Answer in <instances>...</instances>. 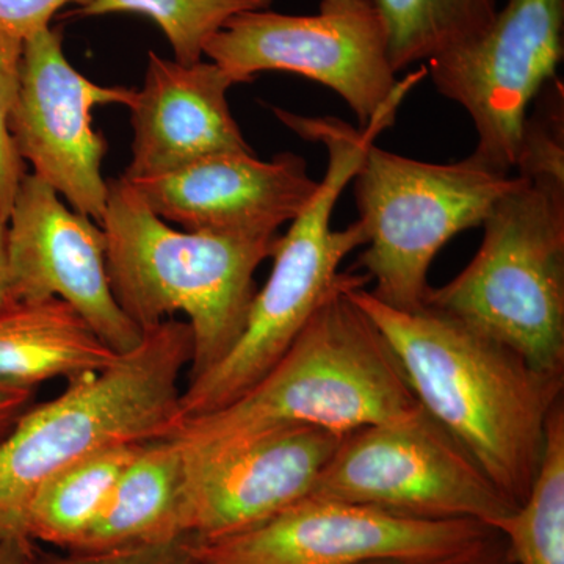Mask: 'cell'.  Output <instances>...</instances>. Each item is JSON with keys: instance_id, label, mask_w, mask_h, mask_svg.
<instances>
[{"instance_id": "d4e9b609", "label": "cell", "mask_w": 564, "mask_h": 564, "mask_svg": "<svg viewBox=\"0 0 564 564\" xmlns=\"http://www.w3.org/2000/svg\"><path fill=\"white\" fill-rule=\"evenodd\" d=\"M191 536H174L154 543L111 549L102 552L40 554L33 564H188L192 563Z\"/></svg>"}, {"instance_id": "e0dca14e", "label": "cell", "mask_w": 564, "mask_h": 564, "mask_svg": "<svg viewBox=\"0 0 564 564\" xmlns=\"http://www.w3.org/2000/svg\"><path fill=\"white\" fill-rule=\"evenodd\" d=\"M61 299L17 302L0 311V384L35 389L46 381L98 373L118 359Z\"/></svg>"}, {"instance_id": "8992f818", "label": "cell", "mask_w": 564, "mask_h": 564, "mask_svg": "<svg viewBox=\"0 0 564 564\" xmlns=\"http://www.w3.org/2000/svg\"><path fill=\"white\" fill-rule=\"evenodd\" d=\"M481 226L473 261L426 304L564 375V181L519 176Z\"/></svg>"}, {"instance_id": "7a4b0ae2", "label": "cell", "mask_w": 564, "mask_h": 564, "mask_svg": "<svg viewBox=\"0 0 564 564\" xmlns=\"http://www.w3.org/2000/svg\"><path fill=\"white\" fill-rule=\"evenodd\" d=\"M400 104H389L364 129L337 118H307L274 109L293 132L325 144L328 166L314 198L278 239L272 273L256 292L239 340L221 361L182 389V421L214 413L239 399L280 361L334 292L369 284L367 274L339 272L344 259L367 243L361 223L334 231L333 214L367 147L393 124Z\"/></svg>"}, {"instance_id": "4316f807", "label": "cell", "mask_w": 564, "mask_h": 564, "mask_svg": "<svg viewBox=\"0 0 564 564\" xmlns=\"http://www.w3.org/2000/svg\"><path fill=\"white\" fill-rule=\"evenodd\" d=\"M366 564H516L502 534L492 530L488 536L455 554L422 560H383Z\"/></svg>"}, {"instance_id": "7402d4cb", "label": "cell", "mask_w": 564, "mask_h": 564, "mask_svg": "<svg viewBox=\"0 0 564 564\" xmlns=\"http://www.w3.org/2000/svg\"><path fill=\"white\" fill-rule=\"evenodd\" d=\"M273 0H95L80 14L137 13L165 33L181 65L203 61L204 46L225 22L243 11L269 10Z\"/></svg>"}, {"instance_id": "9a60e30c", "label": "cell", "mask_w": 564, "mask_h": 564, "mask_svg": "<svg viewBox=\"0 0 564 564\" xmlns=\"http://www.w3.org/2000/svg\"><path fill=\"white\" fill-rule=\"evenodd\" d=\"M129 184L163 221L184 231L221 234H278L318 188L307 162L292 152L269 162L256 152H225Z\"/></svg>"}, {"instance_id": "cb8c5ba5", "label": "cell", "mask_w": 564, "mask_h": 564, "mask_svg": "<svg viewBox=\"0 0 564 564\" xmlns=\"http://www.w3.org/2000/svg\"><path fill=\"white\" fill-rule=\"evenodd\" d=\"M562 95L541 111L527 118L524 139L516 162V174L527 180L564 181Z\"/></svg>"}, {"instance_id": "83f0119b", "label": "cell", "mask_w": 564, "mask_h": 564, "mask_svg": "<svg viewBox=\"0 0 564 564\" xmlns=\"http://www.w3.org/2000/svg\"><path fill=\"white\" fill-rule=\"evenodd\" d=\"M35 389L0 384V441L14 429L22 414L33 404Z\"/></svg>"}, {"instance_id": "277c9868", "label": "cell", "mask_w": 564, "mask_h": 564, "mask_svg": "<svg viewBox=\"0 0 564 564\" xmlns=\"http://www.w3.org/2000/svg\"><path fill=\"white\" fill-rule=\"evenodd\" d=\"M107 185L101 228L115 300L143 333L173 314L187 317L193 380L239 340L258 292L256 270L272 258L280 236L177 231L128 181Z\"/></svg>"}, {"instance_id": "3957f363", "label": "cell", "mask_w": 564, "mask_h": 564, "mask_svg": "<svg viewBox=\"0 0 564 564\" xmlns=\"http://www.w3.org/2000/svg\"><path fill=\"white\" fill-rule=\"evenodd\" d=\"M350 291L334 292L243 395L182 422L170 436L182 458L217 454L280 426L314 425L345 436L415 413L421 404L402 367Z\"/></svg>"}, {"instance_id": "2e32d148", "label": "cell", "mask_w": 564, "mask_h": 564, "mask_svg": "<svg viewBox=\"0 0 564 564\" xmlns=\"http://www.w3.org/2000/svg\"><path fill=\"white\" fill-rule=\"evenodd\" d=\"M236 80L214 62L181 65L150 52L132 110V159L122 180L165 176L225 152H254L229 109Z\"/></svg>"}, {"instance_id": "f546056e", "label": "cell", "mask_w": 564, "mask_h": 564, "mask_svg": "<svg viewBox=\"0 0 564 564\" xmlns=\"http://www.w3.org/2000/svg\"><path fill=\"white\" fill-rule=\"evenodd\" d=\"M9 218V214L0 203V311L17 303L11 295Z\"/></svg>"}, {"instance_id": "ba28073f", "label": "cell", "mask_w": 564, "mask_h": 564, "mask_svg": "<svg viewBox=\"0 0 564 564\" xmlns=\"http://www.w3.org/2000/svg\"><path fill=\"white\" fill-rule=\"evenodd\" d=\"M204 55L247 84L263 70L306 77L339 96L359 129L426 76V66L397 79L383 22L369 0H322L317 14L243 11L215 33Z\"/></svg>"}, {"instance_id": "4dcf8cb0", "label": "cell", "mask_w": 564, "mask_h": 564, "mask_svg": "<svg viewBox=\"0 0 564 564\" xmlns=\"http://www.w3.org/2000/svg\"><path fill=\"white\" fill-rule=\"evenodd\" d=\"M188 564H199V563H196L195 560H192V563H188Z\"/></svg>"}, {"instance_id": "ac0fdd59", "label": "cell", "mask_w": 564, "mask_h": 564, "mask_svg": "<svg viewBox=\"0 0 564 564\" xmlns=\"http://www.w3.org/2000/svg\"><path fill=\"white\" fill-rule=\"evenodd\" d=\"M184 458L172 437L144 444L70 552H102L182 536L177 532ZM185 536V534H184Z\"/></svg>"}, {"instance_id": "5b68a950", "label": "cell", "mask_w": 564, "mask_h": 564, "mask_svg": "<svg viewBox=\"0 0 564 564\" xmlns=\"http://www.w3.org/2000/svg\"><path fill=\"white\" fill-rule=\"evenodd\" d=\"M192 358L191 326L169 318L107 369L32 404L0 441V529L24 532L33 494L63 467L106 448L173 436L182 422L181 375Z\"/></svg>"}, {"instance_id": "f1b7e54d", "label": "cell", "mask_w": 564, "mask_h": 564, "mask_svg": "<svg viewBox=\"0 0 564 564\" xmlns=\"http://www.w3.org/2000/svg\"><path fill=\"white\" fill-rule=\"evenodd\" d=\"M39 552L29 534L0 529V564H33Z\"/></svg>"}, {"instance_id": "484cf974", "label": "cell", "mask_w": 564, "mask_h": 564, "mask_svg": "<svg viewBox=\"0 0 564 564\" xmlns=\"http://www.w3.org/2000/svg\"><path fill=\"white\" fill-rule=\"evenodd\" d=\"M95 0H0V31L24 41L33 33L51 28L54 14L69 3L80 10Z\"/></svg>"}, {"instance_id": "d6986e66", "label": "cell", "mask_w": 564, "mask_h": 564, "mask_svg": "<svg viewBox=\"0 0 564 564\" xmlns=\"http://www.w3.org/2000/svg\"><path fill=\"white\" fill-rule=\"evenodd\" d=\"M143 445L106 448L47 478L25 508V534L33 541L73 551L95 524L121 474Z\"/></svg>"}, {"instance_id": "5bb4252c", "label": "cell", "mask_w": 564, "mask_h": 564, "mask_svg": "<svg viewBox=\"0 0 564 564\" xmlns=\"http://www.w3.org/2000/svg\"><path fill=\"white\" fill-rule=\"evenodd\" d=\"M9 225L14 302L63 300L118 355L141 343L143 332L111 292L106 236L98 223L66 206L35 174H25Z\"/></svg>"}, {"instance_id": "44dd1931", "label": "cell", "mask_w": 564, "mask_h": 564, "mask_svg": "<svg viewBox=\"0 0 564 564\" xmlns=\"http://www.w3.org/2000/svg\"><path fill=\"white\" fill-rule=\"evenodd\" d=\"M516 564H564V403L549 415L540 470L525 502L494 525Z\"/></svg>"}, {"instance_id": "9c48e42d", "label": "cell", "mask_w": 564, "mask_h": 564, "mask_svg": "<svg viewBox=\"0 0 564 564\" xmlns=\"http://www.w3.org/2000/svg\"><path fill=\"white\" fill-rule=\"evenodd\" d=\"M311 496L422 521L470 519L491 529L519 507L422 406L345 434Z\"/></svg>"}, {"instance_id": "4fadbf2b", "label": "cell", "mask_w": 564, "mask_h": 564, "mask_svg": "<svg viewBox=\"0 0 564 564\" xmlns=\"http://www.w3.org/2000/svg\"><path fill=\"white\" fill-rule=\"evenodd\" d=\"M343 437L321 426L288 425L184 459L177 532L203 543L269 521L313 494Z\"/></svg>"}, {"instance_id": "603a6c76", "label": "cell", "mask_w": 564, "mask_h": 564, "mask_svg": "<svg viewBox=\"0 0 564 564\" xmlns=\"http://www.w3.org/2000/svg\"><path fill=\"white\" fill-rule=\"evenodd\" d=\"M21 57L22 41L0 31V203L9 217L20 182L28 174L9 131L11 109L20 88Z\"/></svg>"}, {"instance_id": "30bf717a", "label": "cell", "mask_w": 564, "mask_h": 564, "mask_svg": "<svg viewBox=\"0 0 564 564\" xmlns=\"http://www.w3.org/2000/svg\"><path fill=\"white\" fill-rule=\"evenodd\" d=\"M564 0H508L484 32L429 61L434 87L474 122L481 161L516 169L530 107L556 79Z\"/></svg>"}, {"instance_id": "6da1fadb", "label": "cell", "mask_w": 564, "mask_h": 564, "mask_svg": "<svg viewBox=\"0 0 564 564\" xmlns=\"http://www.w3.org/2000/svg\"><path fill=\"white\" fill-rule=\"evenodd\" d=\"M348 295L383 334L423 410L508 499L524 503L540 470L549 415L563 400L564 375L533 369L511 348L429 304L408 313L366 289Z\"/></svg>"}, {"instance_id": "8fae6325", "label": "cell", "mask_w": 564, "mask_h": 564, "mask_svg": "<svg viewBox=\"0 0 564 564\" xmlns=\"http://www.w3.org/2000/svg\"><path fill=\"white\" fill-rule=\"evenodd\" d=\"M470 519L422 521L310 496L262 524L192 543L199 564H366L455 554L492 532Z\"/></svg>"}, {"instance_id": "ffe728a7", "label": "cell", "mask_w": 564, "mask_h": 564, "mask_svg": "<svg viewBox=\"0 0 564 564\" xmlns=\"http://www.w3.org/2000/svg\"><path fill=\"white\" fill-rule=\"evenodd\" d=\"M388 39L397 73L475 39L497 13V0H369Z\"/></svg>"}, {"instance_id": "7c38bea8", "label": "cell", "mask_w": 564, "mask_h": 564, "mask_svg": "<svg viewBox=\"0 0 564 564\" xmlns=\"http://www.w3.org/2000/svg\"><path fill=\"white\" fill-rule=\"evenodd\" d=\"M58 29L22 41L20 88L9 120L14 150L70 209L101 226L109 185L102 162L109 144L93 129L91 110L129 107L137 90L93 84L66 61Z\"/></svg>"}, {"instance_id": "52a82bcc", "label": "cell", "mask_w": 564, "mask_h": 564, "mask_svg": "<svg viewBox=\"0 0 564 564\" xmlns=\"http://www.w3.org/2000/svg\"><path fill=\"white\" fill-rule=\"evenodd\" d=\"M518 181L474 152L463 161L430 163L370 143L350 182L367 236L356 267L373 282L370 293L393 310H422L437 252L484 225Z\"/></svg>"}]
</instances>
